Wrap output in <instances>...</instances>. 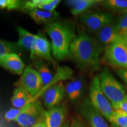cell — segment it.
<instances>
[{"mask_svg":"<svg viewBox=\"0 0 127 127\" xmlns=\"http://www.w3.org/2000/svg\"><path fill=\"white\" fill-rule=\"evenodd\" d=\"M67 107L65 104H59L45 111V123L47 127H61L64 124Z\"/></svg>","mask_w":127,"mask_h":127,"instance_id":"4fadbf2b","label":"cell"},{"mask_svg":"<svg viewBox=\"0 0 127 127\" xmlns=\"http://www.w3.org/2000/svg\"><path fill=\"white\" fill-rule=\"evenodd\" d=\"M117 73L127 85V69H117Z\"/></svg>","mask_w":127,"mask_h":127,"instance_id":"f546056e","label":"cell"},{"mask_svg":"<svg viewBox=\"0 0 127 127\" xmlns=\"http://www.w3.org/2000/svg\"><path fill=\"white\" fill-rule=\"evenodd\" d=\"M79 111L91 127H108L102 115L95 109L90 99H85L79 106Z\"/></svg>","mask_w":127,"mask_h":127,"instance_id":"9c48e42d","label":"cell"},{"mask_svg":"<svg viewBox=\"0 0 127 127\" xmlns=\"http://www.w3.org/2000/svg\"><path fill=\"white\" fill-rule=\"evenodd\" d=\"M112 107L115 110H121L127 113V100L125 99L119 104L113 105Z\"/></svg>","mask_w":127,"mask_h":127,"instance_id":"83f0119b","label":"cell"},{"mask_svg":"<svg viewBox=\"0 0 127 127\" xmlns=\"http://www.w3.org/2000/svg\"><path fill=\"white\" fill-rule=\"evenodd\" d=\"M102 91L112 105L126 99L125 90L123 85L112 75L108 68L105 67L99 75Z\"/></svg>","mask_w":127,"mask_h":127,"instance_id":"3957f363","label":"cell"},{"mask_svg":"<svg viewBox=\"0 0 127 127\" xmlns=\"http://www.w3.org/2000/svg\"><path fill=\"white\" fill-rule=\"evenodd\" d=\"M101 0H72L67 1L68 6L71 7L72 15H78L86 13L91 8L98 4H101Z\"/></svg>","mask_w":127,"mask_h":127,"instance_id":"e0dca14e","label":"cell"},{"mask_svg":"<svg viewBox=\"0 0 127 127\" xmlns=\"http://www.w3.org/2000/svg\"><path fill=\"white\" fill-rule=\"evenodd\" d=\"M79 20L89 32L96 34L104 27L114 21V15L109 12H86L80 15Z\"/></svg>","mask_w":127,"mask_h":127,"instance_id":"52a82bcc","label":"cell"},{"mask_svg":"<svg viewBox=\"0 0 127 127\" xmlns=\"http://www.w3.org/2000/svg\"><path fill=\"white\" fill-rule=\"evenodd\" d=\"M101 54L95 38L85 32L77 36L69 49V57L82 71L97 70Z\"/></svg>","mask_w":127,"mask_h":127,"instance_id":"6da1fadb","label":"cell"},{"mask_svg":"<svg viewBox=\"0 0 127 127\" xmlns=\"http://www.w3.org/2000/svg\"><path fill=\"white\" fill-rule=\"evenodd\" d=\"M84 82L81 79H77L66 84L65 87V95L71 101L77 99L83 93Z\"/></svg>","mask_w":127,"mask_h":127,"instance_id":"ffe728a7","label":"cell"},{"mask_svg":"<svg viewBox=\"0 0 127 127\" xmlns=\"http://www.w3.org/2000/svg\"><path fill=\"white\" fill-rule=\"evenodd\" d=\"M61 2L59 0H30L25 1L22 9L38 8L48 12H55L58 5ZM21 10V11H22Z\"/></svg>","mask_w":127,"mask_h":127,"instance_id":"d6986e66","label":"cell"},{"mask_svg":"<svg viewBox=\"0 0 127 127\" xmlns=\"http://www.w3.org/2000/svg\"><path fill=\"white\" fill-rule=\"evenodd\" d=\"M126 41H127V39L126 40Z\"/></svg>","mask_w":127,"mask_h":127,"instance_id":"e575fe53","label":"cell"},{"mask_svg":"<svg viewBox=\"0 0 127 127\" xmlns=\"http://www.w3.org/2000/svg\"><path fill=\"white\" fill-rule=\"evenodd\" d=\"M116 27L118 32V35L127 39V12L121 15L117 20L114 21Z\"/></svg>","mask_w":127,"mask_h":127,"instance_id":"cb8c5ba5","label":"cell"},{"mask_svg":"<svg viewBox=\"0 0 127 127\" xmlns=\"http://www.w3.org/2000/svg\"><path fill=\"white\" fill-rule=\"evenodd\" d=\"M101 4L105 8L121 15L127 12V0H105Z\"/></svg>","mask_w":127,"mask_h":127,"instance_id":"7402d4cb","label":"cell"},{"mask_svg":"<svg viewBox=\"0 0 127 127\" xmlns=\"http://www.w3.org/2000/svg\"><path fill=\"white\" fill-rule=\"evenodd\" d=\"M126 99L127 100V95H126Z\"/></svg>","mask_w":127,"mask_h":127,"instance_id":"836d02e7","label":"cell"},{"mask_svg":"<svg viewBox=\"0 0 127 127\" xmlns=\"http://www.w3.org/2000/svg\"><path fill=\"white\" fill-rule=\"evenodd\" d=\"M70 127V124H69L68 123H65L61 127Z\"/></svg>","mask_w":127,"mask_h":127,"instance_id":"1f68e13d","label":"cell"},{"mask_svg":"<svg viewBox=\"0 0 127 127\" xmlns=\"http://www.w3.org/2000/svg\"><path fill=\"white\" fill-rule=\"evenodd\" d=\"M35 101L34 96L23 87L17 86L14 89L11 99V104L16 108H23Z\"/></svg>","mask_w":127,"mask_h":127,"instance_id":"2e32d148","label":"cell"},{"mask_svg":"<svg viewBox=\"0 0 127 127\" xmlns=\"http://www.w3.org/2000/svg\"><path fill=\"white\" fill-rule=\"evenodd\" d=\"M22 11L29 15L30 17L38 24H45V25H46L48 23L55 21L59 16V14L56 11L52 12H48L38 8L24 9Z\"/></svg>","mask_w":127,"mask_h":127,"instance_id":"9a60e30c","label":"cell"},{"mask_svg":"<svg viewBox=\"0 0 127 127\" xmlns=\"http://www.w3.org/2000/svg\"><path fill=\"white\" fill-rule=\"evenodd\" d=\"M104 52V60L109 65L127 69V44L123 37L117 36Z\"/></svg>","mask_w":127,"mask_h":127,"instance_id":"5b68a950","label":"cell"},{"mask_svg":"<svg viewBox=\"0 0 127 127\" xmlns=\"http://www.w3.org/2000/svg\"><path fill=\"white\" fill-rule=\"evenodd\" d=\"M36 36L37 37L35 44L34 50L32 53L30 54L31 58L33 59L35 57H39L48 61L54 66H55L57 63L51 54V45L50 42L42 34L39 33L36 35Z\"/></svg>","mask_w":127,"mask_h":127,"instance_id":"8fae6325","label":"cell"},{"mask_svg":"<svg viewBox=\"0 0 127 127\" xmlns=\"http://www.w3.org/2000/svg\"><path fill=\"white\" fill-rule=\"evenodd\" d=\"M110 123L119 127H127V113L123 111L114 109Z\"/></svg>","mask_w":127,"mask_h":127,"instance_id":"d4e9b609","label":"cell"},{"mask_svg":"<svg viewBox=\"0 0 127 127\" xmlns=\"http://www.w3.org/2000/svg\"><path fill=\"white\" fill-rule=\"evenodd\" d=\"M16 87H23L34 96L35 100L37 99L36 96L41 93L43 84L39 73L31 66L25 67L21 77L15 84Z\"/></svg>","mask_w":127,"mask_h":127,"instance_id":"ba28073f","label":"cell"},{"mask_svg":"<svg viewBox=\"0 0 127 127\" xmlns=\"http://www.w3.org/2000/svg\"><path fill=\"white\" fill-rule=\"evenodd\" d=\"M118 35V32L114 21L98 31L96 34L95 40L101 52L105 51Z\"/></svg>","mask_w":127,"mask_h":127,"instance_id":"7c38bea8","label":"cell"},{"mask_svg":"<svg viewBox=\"0 0 127 127\" xmlns=\"http://www.w3.org/2000/svg\"><path fill=\"white\" fill-rule=\"evenodd\" d=\"M69 127H87L81 120L78 118H74L71 121Z\"/></svg>","mask_w":127,"mask_h":127,"instance_id":"f1b7e54d","label":"cell"},{"mask_svg":"<svg viewBox=\"0 0 127 127\" xmlns=\"http://www.w3.org/2000/svg\"><path fill=\"white\" fill-rule=\"evenodd\" d=\"M45 30L51 38L52 55L63 61L69 57L71 42L77 37L75 26L67 21H55L45 25Z\"/></svg>","mask_w":127,"mask_h":127,"instance_id":"7a4b0ae2","label":"cell"},{"mask_svg":"<svg viewBox=\"0 0 127 127\" xmlns=\"http://www.w3.org/2000/svg\"><path fill=\"white\" fill-rule=\"evenodd\" d=\"M65 95V86L63 82L54 84L48 87L42 94V98L44 106L48 109L60 104Z\"/></svg>","mask_w":127,"mask_h":127,"instance_id":"30bf717a","label":"cell"},{"mask_svg":"<svg viewBox=\"0 0 127 127\" xmlns=\"http://www.w3.org/2000/svg\"><path fill=\"white\" fill-rule=\"evenodd\" d=\"M112 127H119L117 126V125H113V124H112Z\"/></svg>","mask_w":127,"mask_h":127,"instance_id":"d6a6232c","label":"cell"},{"mask_svg":"<svg viewBox=\"0 0 127 127\" xmlns=\"http://www.w3.org/2000/svg\"><path fill=\"white\" fill-rule=\"evenodd\" d=\"M31 127H47V125H46L45 121H42L36 124L35 125H33V126Z\"/></svg>","mask_w":127,"mask_h":127,"instance_id":"4dcf8cb0","label":"cell"},{"mask_svg":"<svg viewBox=\"0 0 127 127\" xmlns=\"http://www.w3.org/2000/svg\"><path fill=\"white\" fill-rule=\"evenodd\" d=\"M24 108H12L5 112L4 115V118L7 121H15L16 119L23 112Z\"/></svg>","mask_w":127,"mask_h":127,"instance_id":"4316f807","label":"cell"},{"mask_svg":"<svg viewBox=\"0 0 127 127\" xmlns=\"http://www.w3.org/2000/svg\"><path fill=\"white\" fill-rule=\"evenodd\" d=\"M25 1L20 0H0V8L8 11L22 10Z\"/></svg>","mask_w":127,"mask_h":127,"instance_id":"484cf974","label":"cell"},{"mask_svg":"<svg viewBox=\"0 0 127 127\" xmlns=\"http://www.w3.org/2000/svg\"><path fill=\"white\" fill-rule=\"evenodd\" d=\"M21 48L17 44L7 42L0 39V58L9 54H17Z\"/></svg>","mask_w":127,"mask_h":127,"instance_id":"603a6c76","label":"cell"},{"mask_svg":"<svg viewBox=\"0 0 127 127\" xmlns=\"http://www.w3.org/2000/svg\"><path fill=\"white\" fill-rule=\"evenodd\" d=\"M45 110L39 99H36L24 108L15 121L21 127H31L45 121Z\"/></svg>","mask_w":127,"mask_h":127,"instance_id":"8992f818","label":"cell"},{"mask_svg":"<svg viewBox=\"0 0 127 127\" xmlns=\"http://www.w3.org/2000/svg\"><path fill=\"white\" fill-rule=\"evenodd\" d=\"M89 94L90 100L93 107L103 117L110 122L114 109L110 101L102 91L99 75H95L92 79L90 85Z\"/></svg>","mask_w":127,"mask_h":127,"instance_id":"277c9868","label":"cell"},{"mask_svg":"<svg viewBox=\"0 0 127 127\" xmlns=\"http://www.w3.org/2000/svg\"><path fill=\"white\" fill-rule=\"evenodd\" d=\"M17 31L19 35V41L17 45L21 48H25L29 50L30 54H32L34 50L35 44L36 39V35L33 34L25 30L22 27H18Z\"/></svg>","mask_w":127,"mask_h":127,"instance_id":"ac0fdd59","label":"cell"},{"mask_svg":"<svg viewBox=\"0 0 127 127\" xmlns=\"http://www.w3.org/2000/svg\"><path fill=\"white\" fill-rule=\"evenodd\" d=\"M0 65L17 75H22L26 67L19 55L14 53L9 54L0 58Z\"/></svg>","mask_w":127,"mask_h":127,"instance_id":"5bb4252c","label":"cell"},{"mask_svg":"<svg viewBox=\"0 0 127 127\" xmlns=\"http://www.w3.org/2000/svg\"><path fill=\"white\" fill-rule=\"evenodd\" d=\"M34 66L41 78L43 87L50 85L53 80V74L47 64L41 60H36L34 63Z\"/></svg>","mask_w":127,"mask_h":127,"instance_id":"44dd1931","label":"cell"}]
</instances>
